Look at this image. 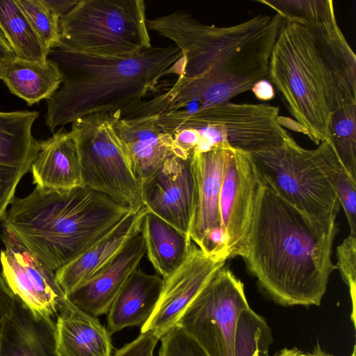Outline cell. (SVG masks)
<instances>
[{
	"instance_id": "cell-25",
	"label": "cell",
	"mask_w": 356,
	"mask_h": 356,
	"mask_svg": "<svg viewBox=\"0 0 356 356\" xmlns=\"http://www.w3.org/2000/svg\"><path fill=\"white\" fill-rule=\"evenodd\" d=\"M145 254L158 274L164 280L185 260L191 239L177 228L149 212L142 225Z\"/></svg>"
},
{
	"instance_id": "cell-3",
	"label": "cell",
	"mask_w": 356,
	"mask_h": 356,
	"mask_svg": "<svg viewBox=\"0 0 356 356\" xmlns=\"http://www.w3.org/2000/svg\"><path fill=\"white\" fill-rule=\"evenodd\" d=\"M268 78L300 131L316 145L326 140L332 114L356 104V56L336 16L315 24L284 21Z\"/></svg>"
},
{
	"instance_id": "cell-24",
	"label": "cell",
	"mask_w": 356,
	"mask_h": 356,
	"mask_svg": "<svg viewBox=\"0 0 356 356\" xmlns=\"http://www.w3.org/2000/svg\"><path fill=\"white\" fill-rule=\"evenodd\" d=\"M0 79L10 92L31 106L50 98L61 86L63 75L58 65L48 58L40 63L15 56L0 64Z\"/></svg>"
},
{
	"instance_id": "cell-5",
	"label": "cell",
	"mask_w": 356,
	"mask_h": 356,
	"mask_svg": "<svg viewBox=\"0 0 356 356\" xmlns=\"http://www.w3.org/2000/svg\"><path fill=\"white\" fill-rule=\"evenodd\" d=\"M132 211L83 186H36L14 198L2 219L29 250L54 272L106 235Z\"/></svg>"
},
{
	"instance_id": "cell-16",
	"label": "cell",
	"mask_w": 356,
	"mask_h": 356,
	"mask_svg": "<svg viewBox=\"0 0 356 356\" xmlns=\"http://www.w3.org/2000/svg\"><path fill=\"white\" fill-rule=\"evenodd\" d=\"M113 125L128 150L134 172L141 184L168 159L190 157L176 145L172 135L159 126L157 114L122 118L117 111Z\"/></svg>"
},
{
	"instance_id": "cell-41",
	"label": "cell",
	"mask_w": 356,
	"mask_h": 356,
	"mask_svg": "<svg viewBox=\"0 0 356 356\" xmlns=\"http://www.w3.org/2000/svg\"><path fill=\"white\" fill-rule=\"evenodd\" d=\"M352 356H355V345L353 347V350Z\"/></svg>"
},
{
	"instance_id": "cell-39",
	"label": "cell",
	"mask_w": 356,
	"mask_h": 356,
	"mask_svg": "<svg viewBox=\"0 0 356 356\" xmlns=\"http://www.w3.org/2000/svg\"><path fill=\"white\" fill-rule=\"evenodd\" d=\"M297 356H333L330 354L327 353L323 350L318 343L312 352L311 353H303L302 350L298 349Z\"/></svg>"
},
{
	"instance_id": "cell-33",
	"label": "cell",
	"mask_w": 356,
	"mask_h": 356,
	"mask_svg": "<svg viewBox=\"0 0 356 356\" xmlns=\"http://www.w3.org/2000/svg\"><path fill=\"white\" fill-rule=\"evenodd\" d=\"M160 340L159 356H209L178 325L166 332Z\"/></svg>"
},
{
	"instance_id": "cell-40",
	"label": "cell",
	"mask_w": 356,
	"mask_h": 356,
	"mask_svg": "<svg viewBox=\"0 0 356 356\" xmlns=\"http://www.w3.org/2000/svg\"><path fill=\"white\" fill-rule=\"evenodd\" d=\"M297 348H284L279 352L276 353L274 356H297Z\"/></svg>"
},
{
	"instance_id": "cell-7",
	"label": "cell",
	"mask_w": 356,
	"mask_h": 356,
	"mask_svg": "<svg viewBox=\"0 0 356 356\" xmlns=\"http://www.w3.org/2000/svg\"><path fill=\"white\" fill-rule=\"evenodd\" d=\"M147 19L143 0H79L59 19L58 47L104 57L136 56L152 47Z\"/></svg>"
},
{
	"instance_id": "cell-36",
	"label": "cell",
	"mask_w": 356,
	"mask_h": 356,
	"mask_svg": "<svg viewBox=\"0 0 356 356\" xmlns=\"http://www.w3.org/2000/svg\"><path fill=\"white\" fill-rule=\"evenodd\" d=\"M42 2L59 18L67 14L79 0H42Z\"/></svg>"
},
{
	"instance_id": "cell-18",
	"label": "cell",
	"mask_w": 356,
	"mask_h": 356,
	"mask_svg": "<svg viewBox=\"0 0 356 356\" xmlns=\"http://www.w3.org/2000/svg\"><path fill=\"white\" fill-rule=\"evenodd\" d=\"M0 356H60L56 323L15 296L0 327Z\"/></svg>"
},
{
	"instance_id": "cell-10",
	"label": "cell",
	"mask_w": 356,
	"mask_h": 356,
	"mask_svg": "<svg viewBox=\"0 0 356 356\" xmlns=\"http://www.w3.org/2000/svg\"><path fill=\"white\" fill-rule=\"evenodd\" d=\"M249 307L243 284L223 266L210 278L177 325L209 356H234L239 316Z\"/></svg>"
},
{
	"instance_id": "cell-21",
	"label": "cell",
	"mask_w": 356,
	"mask_h": 356,
	"mask_svg": "<svg viewBox=\"0 0 356 356\" xmlns=\"http://www.w3.org/2000/svg\"><path fill=\"white\" fill-rule=\"evenodd\" d=\"M227 146H218L192 156L197 200L191 239L199 245L206 233L220 227L219 200Z\"/></svg>"
},
{
	"instance_id": "cell-8",
	"label": "cell",
	"mask_w": 356,
	"mask_h": 356,
	"mask_svg": "<svg viewBox=\"0 0 356 356\" xmlns=\"http://www.w3.org/2000/svg\"><path fill=\"white\" fill-rule=\"evenodd\" d=\"M115 113H95L72 122L79 156L81 185L137 211L145 207L142 184L129 154L113 129Z\"/></svg>"
},
{
	"instance_id": "cell-27",
	"label": "cell",
	"mask_w": 356,
	"mask_h": 356,
	"mask_svg": "<svg viewBox=\"0 0 356 356\" xmlns=\"http://www.w3.org/2000/svg\"><path fill=\"white\" fill-rule=\"evenodd\" d=\"M326 140L343 169L356 180V104L332 114Z\"/></svg>"
},
{
	"instance_id": "cell-13",
	"label": "cell",
	"mask_w": 356,
	"mask_h": 356,
	"mask_svg": "<svg viewBox=\"0 0 356 356\" xmlns=\"http://www.w3.org/2000/svg\"><path fill=\"white\" fill-rule=\"evenodd\" d=\"M144 206L191 238L197 190L192 156H173L142 183Z\"/></svg>"
},
{
	"instance_id": "cell-35",
	"label": "cell",
	"mask_w": 356,
	"mask_h": 356,
	"mask_svg": "<svg viewBox=\"0 0 356 356\" xmlns=\"http://www.w3.org/2000/svg\"><path fill=\"white\" fill-rule=\"evenodd\" d=\"M15 296L6 284L2 275H0V327L8 314L13 307Z\"/></svg>"
},
{
	"instance_id": "cell-28",
	"label": "cell",
	"mask_w": 356,
	"mask_h": 356,
	"mask_svg": "<svg viewBox=\"0 0 356 356\" xmlns=\"http://www.w3.org/2000/svg\"><path fill=\"white\" fill-rule=\"evenodd\" d=\"M320 145L321 168L344 210L350 234L356 236V180L343 169L327 140Z\"/></svg>"
},
{
	"instance_id": "cell-37",
	"label": "cell",
	"mask_w": 356,
	"mask_h": 356,
	"mask_svg": "<svg viewBox=\"0 0 356 356\" xmlns=\"http://www.w3.org/2000/svg\"><path fill=\"white\" fill-rule=\"evenodd\" d=\"M255 97L262 101L272 99L275 96V91L270 81L263 79L257 81L251 90Z\"/></svg>"
},
{
	"instance_id": "cell-32",
	"label": "cell",
	"mask_w": 356,
	"mask_h": 356,
	"mask_svg": "<svg viewBox=\"0 0 356 356\" xmlns=\"http://www.w3.org/2000/svg\"><path fill=\"white\" fill-rule=\"evenodd\" d=\"M337 268L349 288L353 312L351 319L355 326L356 236L349 234L337 248Z\"/></svg>"
},
{
	"instance_id": "cell-38",
	"label": "cell",
	"mask_w": 356,
	"mask_h": 356,
	"mask_svg": "<svg viewBox=\"0 0 356 356\" xmlns=\"http://www.w3.org/2000/svg\"><path fill=\"white\" fill-rule=\"evenodd\" d=\"M15 56L4 36L0 31V64L14 58Z\"/></svg>"
},
{
	"instance_id": "cell-23",
	"label": "cell",
	"mask_w": 356,
	"mask_h": 356,
	"mask_svg": "<svg viewBox=\"0 0 356 356\" xmlns=\"http://www.w3.org/2000/svg\"><path fill=\"white\" fill-rule=\"evenodd\" d=\"M163 279L139 268L127 280L108 312L107 330L111 335L125 327L142 326L154 312Z\"/></svg>"
},
{
	"instance_id": "cell-31",
	"label": "cell",
	"mask_w": 356,
	"mask_h": 356,
	"mask_svg": "<svg viewBox=\"0 0 356 356\" xmlns=\"http://www.w3.org/2000/svg\"><path fill=\"white\" fill-rule=\"evenodd\" d=\"M47 52L58 47L59 17L42 0H16Z\"/></svg>"
},
{
	"instance_id": "cell-2",
	"label": "cell",
	"mask_w": 356,
	"mask_h": 356,
	"mask_svg": "<svg viewBox=\"0 0 356 356\" xmlns=\"http://www.w3.org/2000/svg\"><path fill=\"white\" fill-rule=\"evenodd\" d=\"M336 218H310L261 179L241 257L275 302L320 305L337 269L331 259Z\"/></svg>"
},
{
	"instance_id": "cell-14",
	"label": "cell",
	"mask_w": 356,
	"mask_h": 356,
	"mask_svg": "<svg viewBox=\"0 0 356 356\" xmlns=\"http://www.w3.org/2000/svg\"><path fill=\"white\" fill-rule=\"evenodd\" d=\"M225 263L192 245L183 263L163 280L156 307L141 326L140 333L151 332L160 339L177 325L191 303Z\"/></svg>"
},
{
	"instance_id": "cell-22",
	"label": "cell",
	"mask_w": 356,
	"mask_h": 356,
	"mask_svg": "<svg viewBox=\"0 0 356 356\" xmlns=\"http://www.w3.org/2000/svg\"><path fill=\"white\" fill-rule=\"evenodd\" d=\"M56 316L60 356H111V334L97 317L82 312L68 300Z\"/></svg>"
},
{
	"instance_id": "cell-15",
	"label": "cell",
	"mask_w": 356,
	"mask_h": 356,
	"mask_svg": "<svg viewBox=\"0 0 356 356\" xmlns=\"http://www.w3.org/2000/svg\"><path fill=\"white\" fill-rule=\"evenodd\" d=\"M38 116V111H0V220L40 150L31 132Z\"/></svg>"
},
{
	"instance_id": "cell-20",
	"label": "cell",
	"mask_w": 356,
	"mask_h": 356,
	"mask_svg": "<svg viewBox=\"0 0 356 356\" xmlns=\"http://www.w3.org/2000/svg\"><path fill=\"white\" fill-rule=\"evenodd\" d=\"M30 171L36 186L69 189L82 186L79 156L73 133L61 127L51 138L40 141V150Z\"/></svg>"
},
{
	"instance_id": "cell-4",
	"label": "cell",
	"mask_w": 356,
	"mask_h": 356,
	"mask_svg": "<svg viewBox=\"0 0 356 356\" xmlns=\"http://www.w3.org/2000/svg\"><path fill=\"white\" fill-rule=\"evenodd\" d=\"M47 58L63 75V83L47 100L46 124L51 131L95 113L120 114L156 90L159 81L181 72L184 55L176 45L152 47L133 57L89 55L63 48Z\"/></svg>"
},
{
	"instance_id": "cell-9",
	"label": "cell",
	"mask_w": 356,
	"mask_h": 356,
	"mask_svg": "<svg viewBox=\"0 0 356 356\" xmlns=\"http://www.w3.org/2000/svg\"><path fill=\"white\" fill-rule=\"evenodd\" d=\"M321 147L299 145L290 136L274 149L249 154L261 179L312 219L337 217L340 204L320 165Z\"/></svg>"
},
{
	"instance_id": "cell-12",
	"label": "cell",
	"mask_w": 356,
	"mask_h": 356,
	"mask_svg": "<svg viewBox=\"0 0 356 356\" xmlns=\"http://www.w3.org/2000/svg\"><path fill=\"white\" fill-rule=\"evenodd\" d=\"M260 181L249 154L227 147L219 200L227 259L242 254Z\"/></svg>"
},
{
	"instance_id": "cell-29",
	"label": "cell",
	"mask_w": 356,
	"mask_h": 356,
	"mask_svg": "<svg viewBox=\"0 0 356 356\" xmlns=\"http://www.w3.org/2000/svg\"><path fill=\"white\" fill-rule=\"evenodd\" d=\"M271 330L264 318L250 307L240 314L236 330L234 356H269Z\"/></svg>"
},
{
	"instance_id": "cell-17",
	"label": "cell",
	"mask_w": 356,
	"mask_h": 356,
	"mask_svg": "<svg viewBox=\"0 0 356 356\" xmlns=\"http://www.w3.org/2000/svg\"><path fill=\"white\" fill-rule=\"evenodd\" d=\"M145 252L144 236L140 230L106 267L66 295L67 300L82 312L95 317L108 313L127 280L139 268Z\"/></svg>"
},
{
	"instance_id": "cell-11",
	"label": "cell",
	"mask_w": 356,
	"mask_h": 356,
	"mask_svg": "<svg viewBox=\"0 0 356 356\" xmlns=\"http://www.w3.org/2000/svg\"><path fill=\"white\" fill-rule=\"evenodd\" d=\"M0 238L1 275L13 293L27 307L42 315L56 316L67 301L55 272L31 253L17 236L3 226Z\"/></svg>"
},
{
	"instance_id": "cell-6",
	"label": "cell",
	"mask_w": 356,
	"mask_h": 356,
	"mask_svg": "<svg viewBox=\"0 0 356 356\" xmlns=\"http://www.w3.org/2000/svg\"><path fill=\"white\" fill-rule=\"evenodd\" d=\"M279 113L266 103L225 102L192 113L170 112L159 124L188 156L218 146L251 154L280 147L291 136Z\"/></svg>"
},
{
	"instance_id": "cell-34",
	"label": "cell",
	"mask_w": 356,
	"mask_h": 356,
	"mask_svg": "<svg viewBox=\"0 0 356 356\" xmlns=\"http://www.w3.org/2000/svg\"><path fill=\"white\" fill-rule=\"evenodd\" d=\"M159 338L151 332L140 333L131 342L117 350L111 356H154Z\"/></svg>"
},
{
	"instance_id": "cell-1",
	"label": "cell",
	"mask_w": 356,
	"mask_h": 356,
	"mask_svg": "<svg viewBox=\"0 0 356 356\" xmlns=\"http://www.w3.org/2000/svg\"><path fill=\"white\" fill-rule=\"evenodd\" d=\"M284 19L258 15L227 26L204 24L186 11L147 19L148 30L173 41L184 55L181 72L156 102L162 111L189 102L198 109L229 102L268 76L274 44Z\"/></svg>"
},
{
	"instance_id": "cell-19",
	"label": "cell",
	"mask_w": 356,
	"mask_h": 356,
	"mask_svg": "<svg viewBox=\"0 0 356 356\" xmlns=\"http://www.w3.org/2000/svg\"><path fill=\"white\" fill-rule=\"evenodd\" d=\"M147 212L145 207L131 211L89 249L56 271V281L65 294L67 295L106 267L141 230Z\"/></svg>"
},
{
	"instance_id": "cell-30",
	"label": "cell",
	"mask_w": 356,
	"mask_h": 356,
	"mask_svg": "<svg viewBox=\"0 0 356 356\" xmlns=\"http://www.w3.org/2000/svg\"><path fill=\"white\" fill-rule=\"evenodd\" d=\"M270 8L284 22L315 24L335 17L332 0H257Z\"/></svg>"
},
{
	"instance_id": "cell-26",
	"label": "cell",
	"mask_w": 356,
	"mask_h": 356,
	"mask_svg": "<svg viewBox=\"0 0 356 356\" xmlns=\"http://www.w3.org/2000/svg\"><path fill=\"white\" fill-rule=\"evenodd\" d=\"M0 31L15 57L44 63L48 53L16 0H0Z\"/></svg>"
}]
</instances>
